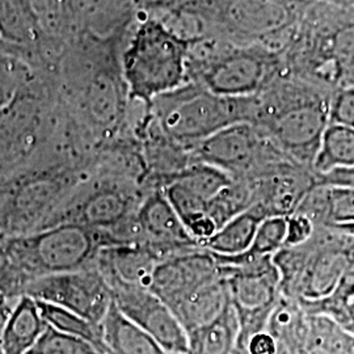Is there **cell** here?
<instances>
[{
  "instance_id": "40",
  "label": "cell",
  "mask_w": 354,
  "mask_h": 354,
  "mask_svg": "<svg viewBox=\"0 0 354 354\" xmlns=\"http://www.w3.org/2000/svg\"><path fill=\"white\" fill-rule=\"evenodd\" d=\"M235 354H250V352L247 351V346L243 342H238L236 349H235Z\"/></svg>"
},
{
  "instance_id": "32",
  "label": "cell",
  "mask_w": 354,
  "mask_h": 354,
  "mask_svg": "<svg viewBox=\"0 0 354 354\" xmlns=\"http://www.w3.org/2000/svg\"><path fill=\"white\" fill-rule=\"evenodd\" d=\"M35 76L20 55L0 45V109L12 102Z\"/></svg>"
},
{
  "instance_id": "44",
  "label": "cell",
  "mask_w": 354,
  "mask_h": 354,
  "mask_svg": "<svg viewBox=\"0 0 354 354\" xmlns=\"http://www.w3.org/2000/svg\"><path fill=\"white\" fill-rule=\"evenodd\" d=\"M0 45H1V38H0Z\"/></svg>"
},
{
  "instance_id": "10",
  "label": "cell",
  "mask_w": 354,
  "mask_h": 354,
  "mask_svg": "<svg viewBox=\"0 0 354 354\" xmlns=\"http://www.w3.org/2000/svg\"><path fill=\"white\" fill-rule=\"evenodd\" d=\"M190 152L194 163L213 165L232 178L241 180L260 178L298 165L269 138L261 127L251 122L225 127L194 145Z\"/></svg>"
},
{
  "instance_id": "20",
  "label": "cell",
  "mask_w": 354,
  "mask_h": 354,
  "mask_svg": "<svg viewBox=\"0 0 354 354\" xmlns=\"http://www.w3.org/2000/svg\"><path fill=\"white\" fill-rule=\"evenodd\" d=\"M162 263L158 253L147 244L105 247L95 266L111 288L113 285L150 286L156 266Z\"/></svg>"
},
{
  "instance_id": "37",
  "label": "cell",
  "mask_w": 354,
  "mask_h": 354,
  "mask_svg": "<svg viewBox=\"0 0 354 354\" xmlns=\"http://www.w3.org/2000/svg\"><path fill=\"white\" fill-rule=\"evenodd\" d=\"M317 183L322 185H336L354 189V168H340L324 175H317Z\"/></svg>"
},
{
  "instance_id": "24",
  "label": "cell",
  "mask_w": 354,
  "mask_h": 354,
  "mask_svg": "<svg viewBox=\"0 0 354 354\" xmlns=\"http://www.w3.org/2000/svg\"><path fill=\"white\" fill-rule=\"evenodd\" d=\"M104 354H168L160 344L112 304L102 323Z\"/></svg>"
},
{
  "instance_id": "39",
  "label": "cell",
  "mask_w": 354,
  "mask_h": 354,
  "mask_svg": "<svg viewBox=\"0 0 354 354\" xmlns=\"http://www.w3.org/2000/svg\"><path fill=\"white\" fill-rule=\"evenodd\" d=\"M333 228H337V230H340L342 232H345V234H348V235L354 236V223H351V225H342V226H335Z\"/></svg>"
},
{
  "instance_id": "26",
  "label": "cell",
  "mask_w": 354,
  "mask_h": 354,
  "mask_svg": "<svg viewBox=\"0 0 354 354\" xmlns=\"http://www.w3.org/2000/svg\"><path fill=\"white\" fill-rule=\"evenodd\" d=\"M263 221L264 218L261 215L250 209L225 223L203 244V248L215 256L223 257L239 256L247 252Z\"/></svg>"
},
{
  "instance_id": "38",
  "label": "cell",
  "mask_w": 354,
  "mask_h": 354,
  "mask_svg": "<svg viewBox=\"0 0 354 354\" xmlns=\"http://www.w3.org/2000/svg\"><path fill=\"white\" fill-rule=\"evenodd\" d=\"M17 301L19 299H13L0 289V335H1V330H3V327L7 322V319L12 311L13 306L16 304Z\"/></svg>"
},
{
  "instance_id": "43",
  "label": "cell",
  "mask_w": 354,
  "mask_h": 354,
  "mask_svg": "<svg viewBox=\"0 0 354 354\" xmlns=\"http://www.w3.org/2000/svg\"><path fill=\"white\" fill-rule=\"evenodd\" d=\"M175 354H190L189 352L188 353H175Z\"/></svg>"
},
{
  "instance_id": "13",
  "label": "cell",
  "mask_w": 354,
  "mask_h": 354,
  "mask_svg": "<svg viewBox=\"0 0 354 354\" xmlns=\"http://www.w3.org/2000/svg\"><path fill=\"white\" fill-rule=\"evenodd\" d=\"M205 61L200 84L226 97H250L264 91L273 64L264 51L234 48L207 54Z\"/></svg>"
},
{
  "instance_id": "35",
  "label": "cell",
  "mask_w": 354,
  "mask_h": 354,
  "mask_svg": "<svg viewBox=\"0 0 354 354\" xmlns=\"http://www.w3.org/2000/svg\"><path fill=\"white\" fill-rule=\"evenodd\" d=\"M317 231L315 223L302 213H292L288 216V231L285 247H297L313 238Z\"/></svg>"
},
{
  "instance_id": "22",
  "label": "cell",
  "mask_w": 354,
  "mask_h": 354,
  "mask_svg": "<svg viewBox=\"0 0 354 354\" xmlns=\"http://www.w3.org/2000/svg\"><path fill=\"white\" fill-rule=\"evenodd\" d=\"M317 227H335L354 223V189L317 184L297 209Z\"/></svg>"
},
{
  "instance_id": "16",
  "label": "cell",
  "mask_w": 354,
  "mask_h": 354,
  "mask_svg": "<svg viewBox=\"0 0 354 354\" xmlns=\"http://www.w3.org/2000/svg\"><path fill=\"white\" fill-rule=\"evenodd\" d=\"M310 0H223L222 21L244 37H272L289 28Z\"/></svg>"
},
{
  "instance_id": "12",
  "label": "cell",
  "mask_w": 354,
  "mask_h": 354,
  "mask_svg": "<svg viewBox=\"0 0 354 354\" xmlns=\"http://www.w3.org/2000/svg\"><path fill=\"white\" fill-rule=\"evenodd\" d=\"M24 295L67 308L97 326L113 304L112 291L96 266L32 279Z\"/></svg>"
},
{
  "instance_id": "17",
  "label": "cell",
  "mask_w": 354,
  "mask_h": 354,
  "mask_svg": "<svg viewBox=\"0 0 354 354\" xmlns=\"http://www.w3.org/2000/svg\"><path fill=\"white\" fill-rule=\"evenodd\" d=\"M221 273L214 254L203 247L178 254L156 266L149 290L171 310L190 291Z\"/></svg>"
},
{
  "instance_id": "19",
  "label": "cell",
  "mask_w": 354,
  "mask_h": 354,
  "mask_svg": "<svg viewBox=\"0 0 354 354\" xmlns=\"http://www.w3.org/2000/svg\"><path fill=\"white\" fill-rule=\"evenodd\" d=\"M51 37L44 26L38 0H0L3 46L26 55L42 49Z\"/></svg>"
},
{
  "instance_id": "23",
  "label": "cell",
  "mask_w": 354,
  "mask_h": 354,
  "mask_svg": "<svg viewBox=\"0 0 354 354\" xmlns=\"http://www.w3.org/2000/svg\"><path fill=\"white\" fill-rule=\"evenodd\" d=\"M48 324L42 317L37 301L23 295L7 319L0 335L1 354H26L37 342Z\"/></svg>"
},
{
  "instance_id": "8",
  "label": "cell",
  "mask_w": 354,
  "mask_h": 354,
  "mask_svg": "<svg viewBox=\"0 0 354 354\" xmlns=\"http://www.w3.org/2000/svg\"><path fill=\"white\" fill-rule=\"evenodd\" d=\"M87 175L76 165L51 163L0 180V235L19 236L41 230Z\"/></svg>"
},
{
  "instance_id": "31",
  "label": "cell",
  "mask_w": 354,
  "mask_h": 354,
  "mask_svg": "<svg viewBox=\"0 0 354 354\" xmlns=\"http://www.w3.org/2000/svg\"><path fill=\"white\" fill-rule=\"evenodd\" d=\"M308 314H322L354 333V257L335 291L319 304L304 308Z\"/></svg>"
},
{
  "instance_id": "34",
  "label": "cell",
  "mask_w": 354,
  "mask_h": 354,
  "mask_svg": "<svg viewBox=\"0 0 354 354\" xmlns=\"http://www.w3.org/2000/svg\"><path fill=\"white\" fill-rule=\"evenodd\" d=\"M329 125L354 129V84L344 86L332 93Z\"/></svg>"
},
{
  "instance_id": "33",
  "label": "cell",
  "mask_w": 354,
  "mask_h": 354,
  "mask_svg": "<svg viewBox=\"0 0 354 354\" xmlns=\"http://www.w3.org/2000/svg\"><path fill=\"white\" fill-rule=\"evenodd\" d=\"M26 354H100L89 342L46 327Z\"/></svg>"
},
{
  "instance_id": "3",
  "label": "cell",
  "mask_w": 354,
  "mask_h": 354,
  "mask_svg": "<svg viewBox=\"0 0 354 354\" xmlns=\"http://www.w3.org/2000/svg\"><path fill=\"white\" fill-rule=\"evenodd\" d=\"M333 92L314 82L261 91L256 95L257 109L253 125L261 127L294 162L313 169L329 125Z\"/></svg>"
},
{
  "instance_id": "45",
  "label": "cell",
  "mask_w": 354,
  "mask_h": 354,
  "mask_svg": "<svg viewBox=\"0 0 354 354\" xmlns=\"http://www.w3.org/2000/svg\"><path fill=\"white\" fill-rule=\"evenodd\" d=\"M0 354H1V351H0Z\"/></svg>"
},
{
  "instance_id": "25",
  "label": "cell",
  "mask_w": 354,
  "mask_h": 354,
  "mask_svg": "<svg viewBox=\"0 0 354 354\" xmlns=\"http://www.w3.org/2000/svg\"><path fill=\"white\" fill-rule=\"evenodd\" d=\"M239 322L231 302L219 317L188 335L190 354H235Z\"/></svg>"
},
{
  "instance_id": "4",
  "label": "cell",
  "mask_w": 354,
  "mask_h": 354,
  "mask_svg": "<svg viewBox=\"0 0 354 354\" xmlns=\"http://www.w3.org/2000/svg\"><path fill=\"white\" fill-rule=\"evenodd\" d=\"M147 193L138 181L91 172L71 190L42 228L79 225L102 232L106 247L140 244L136 215Z\"/></svg>"
},
{
  "instance_id": "36",
  "label": "cell",
  "mask_w": 354,
  "mask_h": 354,
  "mask_svg": "<svg viewBox=\"0 0 354 354\" xmlns=\"http://www.w3.org/2000/svg\"><path fill=\"white\" fill-rule=\"evenodd\" d=\"M238 342L247 346L250 354H274L276 352V340L266 329L254 333L247 340L238 339Z\"/></svg>"
},
{
  "instance_id": "14",
  "label": "cell",
  "mask_w": 354,
  "mask_h": 354,
  "mask_svg": "<svg viewBox=\"0 0 354 354\" xmlns=\"http://www.w3.org/2000/svg\"><path fill=\"white\" fill-rule=\"evenodd\" d=\"M117 308L145 329L168 354L188 353V335L169 307L147 288L136 285H113Z\"/></svg>"
},
{
  "instance_id": "11",
  "label": "cell",
  "mask_w": 354,
  "mask_h": 354,
  "mask_svg": "<svg viewBox=\"0 0 354 354\" xmlns=\"http://www.w3.org/2000/svg\"><path fill=\"white\" fill-rule=\"evenodd\" d=\"M219 266L226 277L230 302L239 322L238 339L247 340L266 328L282 297L279 269L273 257L241 266Z\"/></svg>"
},
{
  "instance_id": "7",
  "label": "cell",
  "mask_w": 354,
  "mask_h": 354,
  "mask_svg": "<svg viewBox=\"0 0 354 354\" xmlns=\"http://www.w3.org/2000/svg\"><path fill=\"white\" fill-rule=\"evenodd\" d=\"M153 121L167 137L192 149L225 127L254 121L257 99L226 97L198 84H184L149 104Z\"/></svg>"
},
{
  "instance_id": "1",
  "label": "cell",
  "mask_w": 354,
  "mask_h": 354,
  "mask_svg": "<svg viewBox=\"0 0 354 354\" xmlns=\"http://www.w3.org/2000/svg\"><path fill=\"white\" fill-rule=\"evenodd\" d=\"M55 86L64 112L96 150L133 136L129 125L131 99L113 37L83 32L70 38Z\"/></svg>"
},
{
  "instance_id": "28",
  "label": "cell",
  "mask_w": 354,
  "mask_h": 354,
  "mask_svg": "<svg viewBox=\"0 0 354 354\" xmlns=\"http://www.w3.org/2000/svg\"><path fill=\"white\" fill-rule=\"evenodd\" d=\"M288 231V216H270L264 219L256 231L251 247L239 256H215L221 266H241L266 257H273L285 247Z\"/></svg>"
},
{
  "instance_id": "9",
  "label": "cell",
  "mask_w": 354,
  "mask_h": 354,
  "mask_svg": "<svg viewBox=\"0 0 354 354\" xmlns=\"http://www.w3.org/2000/svg\"><path fill=\"white\" fill-rule=\"evenodd\" d=\"M16 270L26 279L95 266L106 241L102 232L79 225H55L26 235L6 236Z\"/></svg>"
},
{
  "instance_id": "27",
  "label": "cell",
  "mask_w": 354,
  "mask_h": 354,
  "mask_svg": "<svg viewBox=\"0 0 354 354\" xmlns=\"http://www.w3.org/2000/svg\"><path fill=\"white\" fill-rule=\"evenodd\" d=\"M302 354H354V333L329 317L308 314V332Z\"/></svg>"
},
{
  "instance_id": "21",
  "label": "cell",
  "mask_w": 354,
  "mask_h": 354,
  "mask_svg": "<svg viewBox=\"0 0 354 354\" xmlns=\"http://www.w3.org/2000/svg\"><path fill=\"white\" fill-rule=\"evenodd\" d=\"M230 304L227 282L222 270L171 307L187 335L203 328L222 314Z\"/></svg>"
},
{
  "instance_id": "2",
  "label": "cell",
  "mask_w": 354,
  "mask_h": 354,
  "mask_svg": "<svg viewBox=\"0 0 354 354\" xmlns=\"http://www.w3.org/2000/svg\"><path fill=\"white\" fill-rule=\"evenodd\" d=\"M62 117L55 86L39 76L0 109V180L36 165H71L59 149Z\"/></svg>"
},
{
  "instance_id": "42",
  "label": "cell",
  "mask_w": 354,
  "mask_h": 354,
  "mask_svg": "<svg viewBox=\"0 0 354 354\" xmlns=\"http://www.w3.org/2000/svg\"><path fill=\"white\" fill-rule=\"evenodd\" d=\"M344 1H345V0H337V3H336V4H342Z\"/></svg>"
},
{
  "instance_id": "29",
  "label": "cell",
  "mask_w": 354,
  "mask_h": 354,
  "mask_svg": "<svg viewBox=\"0 0 354 354\" xmlns=\"http://www.w3.org/2000/svg\"><path fill=\"white\" fill-rule=\"evenodd\" d=\"M340 168H354V129L328 125L313 169L324 175Z\"/></svg>"
},
{
  "instance_id": "6",
  "label": "cell",
  "mask_w": 354,
  "mask_h": 354,
  "mask_svg": "<svg viewBox=\"0 0 354 354\" xmlns=\"http://www.w3.org/2000/svg\"><path fill=\"white\" fill-rule=\"evenodd\" d=\"M354 257V236L333 227H317L310 241L273 256L282 295L307 308L328 298Z\"/></svg>"
},
{
  "instance_id": "41",
  "label": "cell",
  "mask_w": 354,
  "mask_h": 354,
  "mask_svg": "<svg viewBox=\"0 0 354 354\" xmlns=\"http://www.w3.org/2000/svg\"><path fill=\"white\" fill-rule=\"evenodd\" d=\"M310 1H327V3H337V0H310Z\"/></svg>"
},
{
  "instance_id": "15",
  "label": "cell",
  "mask_w": 354,
  "mask_h": 354,
  "mask_svg": "<svg viewBox=\"0 0 354 354\" xmlns=\"http://www.w3.org/2000/svg\"><path fill=\"white\" fill-rule=\"evenodd\" d=\"M136 225L140 244L152 247L162 263L203 247L190 236L163 189L146 194L136 215Z\"/></svg>"
},
{
  "instance_id": "5",
  "label": "cell",
  "mask_w": 354,
  "mask_h": 354,
  "mask_svg": "<svg viewBox=\"0 0 354 354\" xmlns=\"http://www.w3.org/2000/svg\"><path fill=\"white\" fill-rule=\"evenodd\" d=\"M189 41L163 20L138 21L120 54L122 75L131 100L150 102L188 83Z\"/></svg>"
},
{
  "instance_id": "18",
  "label": "cell",
  "mask_w": 354,
  "mask_h": 354,
  "mask_svg": "<svg viewBox=\"0 0 354 354\" xmlns=\"http://www.w3.org/2000/svg\"><path fill=\"white\" fill-rule=\"evenodd\" d=\"M253 192L251 209L264 219L289 216L297 212L307 193L317 185V174L304 165L282 168L268 176L248 180Z\"/></svg>"
},
{
  "instance_id": "30",
  "label": "cell",
  "mask_w": 354,
  "mask_h": 354,
  "mask_svg": "<svg viewBox=\"0 0 354 354\" xmlns=\"http://www.w3.org/2000/svg\"><path fill=\"white\" fill-rule=\"evenodd\" d=\"M37 304L39 311L49 327L68 336L89 342L97 349L99 353L104 354L102 326H97L89 322L88 319L80 317L64 307L41 301H37Z\"/></svg>"
}]
</instances>
